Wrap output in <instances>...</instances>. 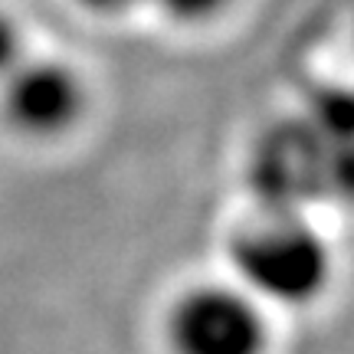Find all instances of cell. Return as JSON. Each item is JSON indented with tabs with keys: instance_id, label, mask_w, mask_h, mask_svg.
Wrapping results in <instances>:
<instances>
[{
	"instance_id": "1",
	"label": "cell",
	"mask_w": 354,
	"mask_h": 354,
	"mask_svg": "<svg viewBox=\"0 0 354 354\" xmlns=\"http://www.w3.org/2000/svg\"><path fill=\"white\" fill-rule=\"evenodd\" d=\"M233 269L266 302L312 305L331 282V253L302 220L276 216L233 240Z\"/></svg>"
},
{
	"instance_id": "2",
	"label": "cell",
	"mask_w": 354,
	"mask_h": 354,
	"mask_svg": "<svg viewBox=\"0 0 354 354\" xmlns=\"http://www.w3.org/2000/svg\"><path fill=\"white\" fill-rule=\"evenodd\" d=\"M167 338L174 354H263L266 318L250 292L197 286L171 308Z\"/></svg>"
},
{
	"instance_id": "3",
	"label": "cell",
	"mask_w": 354,
	"mask_h": 354,
	"mask_svg": "<svg viewBox=\"0 0 354 354\" xmlns=\"http://www.w3.org/2000/svg\"><path fill=\"white\" fill-rule=\"evenodd\" d=\"M82 82L66 63L24 59L3 79V115L13 128L33 138L63 135L82 115Z\"/></svg>"
},
{
	"instance_id": "4",
	"label": "cell",
	"mask_w": 354,
	"mask_h": 354,
	"mask_svg": "<svg viewBox=\"0 0 354 354\" xmlns=\"http://www.w3.org/2000/svg\"><path fill=\"white\" fill-rule=\"evenodd\" d=\"M24 39H20V30L10 17L0 13V82L10 76L17 66L24 63Z\"/></svg>"
},
{
	"instance_id": "5",
	"label": "cell",
	"mask_w": 354,
	"mask_h": 354,
	"mask_svg": "<svg viewBox=\"0 0 354 354\" xmlns=\"http://www.w3.org/2000/svg\"><path fill=\"white\" fill-rule=\"evenodd\" d=\"M167 17L184 20V24H197V20H210L216 10H223L227 0H154Z\"/></svg>"
},
{
	"instance_id": "6",
	"label": "cell",
	"mask_w": 354,
	"mask_h": 354,
	"mask_svg": "<svg viewBox=\"0 0 354 354\" xmlns=\"http://www.w3.org/2000/svg\"><path fill=\"white\" fill-rule=\"evenodd\" d=\"M82 3L102 13H118V10H125V7H131V3H138V0H82Z\"/></svg>"
}]
</instances>
